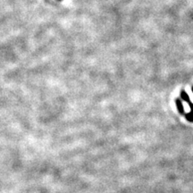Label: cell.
I'll list each match as a JSON object with an SVG mask.
<instances>
[{
    "instance_id": "1",
    "label": "cell",
    "mask_w": 193,
    "mask_h": 193,
    "mask_svg": "<svg viewBox=\"0 0 193 193\" xmlns=\"http://www.w3.org/2000/svg\"><path fill=\"white\" fill-rule=\"evenodd\" d=\"M187 103L189 104V107H190L191 111L189 113V114H187L185 116H186V118H187V119H188L189 122H193V103H192L190 100H189Z\"/></svg>"
},
{
    "instance_id": "2",
    "label": "cell",
    "mask_w": 193,
    "mask_h": 193,
    "mask_svg": "<svg viewBox=\"0 0 193 193\" xmlns=\"http://www.w3.org/2000/svg\"><path fill=\"white\" fill-rule=\"evenodd\" d=\"M175 102H176V106H177V108H178L179 112L182 113V114H183L184 110H183V106H182V102H181V99H177Z\"/></svg>"
},
{
    "instance_id": "3",
    "label": "cell",
    "mask_w": 193,
    "mask_h": 193,
    "mask_svg": "<svg viewBox=\"0 0 193 193\" xmlns=\"http://www.w3.org/2000/svg\"><path fill=\"white\" fill-rule=\"evenodd\" d=\"M181 96H182V99L185 101V102H188L189 100H190L189 99V96H188V94L185 92V91H182V93H181Z\"/></svg>"
},
{
    "instance_id": "4",
    "label": "cell",
    "mask_w": 193,
    "mask_h": 193,
    "mask_svg": "<svg viewBox=\"0 0 193 193\" xmlns=\"http://www.w3.org/2000/svg\"><path fill=\"white\" fill-rule=\"evenodd\" d=\"M192 89V92H193V87H192V89Z\"/></svg>"
}]
</instances>
